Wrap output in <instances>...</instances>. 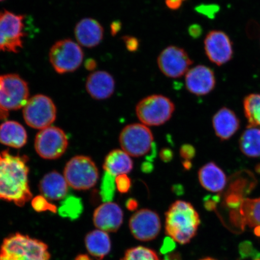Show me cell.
Instances as JSON below:
<instances>
[{
    "label": "cell",
    "instance_id": "obj_1",
    "mask_svg": "<svg viewBox=\"0 0 260 260\" xmlns=\"http://www.w3.org/2000/svg\"><path fill=\"white\" fill-rule=\"evenodd\" d=\"M28 160L26 155L0 152V200L22 207L31 199Z\"/></svg>",
    "mask_w": 260,
    "mask_h": 260
},
{
    "label": "cell",
    "instance_id": "obj_2",
    "mask_svg": "<svg viewBox=\"0 0 260 260\" xmlns=\"http://www.w3.org/2000/svg\"><path fill=\"white\" fill-rule=\"evenodd\" d=\"M200 223L198 211L187 201H175L165 214L166 233L181 245L189 243L196 236Z\"/></svg>",
    "mask_w": 260,
    "mask_h": 260
},
{
    "label": "cell",
    "instance_id": "obj_3",
    "mask_svg": "<svg viewBox=\"0 0 260 260\" xmlns=\"http://www.w3.org/2000/svg\"><path fill=\"white\" fill-rule=\"evenodd\" d=\"M48 246L30 236L15 233L4 240L0 260H50Z\"/></svg>",
    "mask_w": 260,
    "mask_h": 260
},
{
    "label": "cell",
    "instance_id": "obj_4",
    "mask_svg": "<svg viewBox=\"0 0 260 260\" xmlns=\"http://www.w3.org/2000/svg\"><path fill=\"white\" fill-rule=\"evenodd\" d=\"M175 110L174 103L171 99L155 94L140 101L136 107V114L143 124L156 126L170 121Z\"/></svg>",
    "mask_w": 260,
    "mask_h": 260
},
{
    "label": "cell",
    "instance_id": "obj_5",
    "mask_svg": "<svg viewBox=\"0 0 260 260\" xmlns=\"http://www.w3.org/2000/svg\"><path fill=\"white\" fill-rule=\"evenodd\" d=\"M63 176L69 186L76 190H89L95 186L99 171L95 162L85 155H77L68 161Z\"/></svg>",
    "mask_w": 260,
    "mask_h": 260
},
{
    "label": "cell",
    "instance_id": "obj_6",
    "mask_svg": "<svg viewBox=\"0 0 260 260\" xmlns=\"http://www.w3.org/2000/svg\"><path fill=\"white\" fill-rule=\"evenodd\" d=\"M82 49L76 42L67 39L58 41L50 49L49 59L54 70L58 74L72 73L83 62Z\"/></svg>",
    "mask_w": 260,
    "mask_h": 260
},
{
    "label": "cell",
    "instance_id": "obj_7",
    "mask_svg": "<svg viewBox=\"0 0 260 260\" xmlns=\"http://www.w3.org/2000/svg\"><path fill=\"white\" fill-rule=\"evenodd\" d=\"M27 82L17 74L0 76V109L9 112L24 107L28 101Z\"/></svg>",
    "mask_w": 260,
    "mask_h": 260
},
{
    "label": "cell",
    "instance_id": "obj_8",
    "mask_svg": "<svg viewBox=\"0 0 260 260\" xmlns=\"http://www.w3.org/2000/svg\"><path fill=\"white\" fill-rule=\"evenodd\" d=\"M119 141L123 151L131 157H139L151 150L154 136L148 126L142 123H132L122 129Z\"/></svg>",
    "mask_w": 260,
    "mask_h": 260
},
{
    "label": "cell",
    "instance_id": "obj_9",
    "mask_svg": "<svg viewBox=\"0 0 260 260\" xmlns=\"http://www.w3.org/2000/svg\"><path fill=\"white\" fill-rule=\"evenodd\" d=\"M24 16L4 10L0 12V51L18 53L23 45Z\"/></svg>",
    "mask_w": 260,
    "mask_h": 260
},
{
    "label": "cell",
    "instance_id": "obj_10",
    "mask_svg": "<svg viewBox=\"0 0 260 260\" xmlns=\"http://www.w3.org/2000/svg\"><path fill=\"white\" fill-rule=\"evenodd\" d=\"M56 116V107L53 100L46 95H35L28 100L24 107L25 121L35 129H42L51 126Z\"/></svg>",
    "mask_w": 260,
    "mask_h": 260
},
{
    "label": "cell",
    "instance_id": "obj_11",
    "mask_svg": "<svg viewBox=\"0 0 260 260\" xmlns=\"http://www.w3.org/2000/svg\"><path fill=\"white\" fill-rule=\"evenodd\" d=\"M68 139L63 130L54 126L41 129L36 136L35 148L41 157L47 160L60 158L67 151Z\"/></svg>",
    "mask_w": 260,
    "mask_h": 260
},
{
    "label": "cell",
    "instance_id": "obj_12",
    "mask_svg": "<svg viewBox=\"0 0 260 260\" xmlns=\"http://www.w3.org/2000/svg\"><path fill=\"white\" fill-rule=\"evenodd\" d=\"M227 203L232 209L230 214L232 222L237 226L251 228L255 235L260 237V197L237 201L230 198Z\"/></svg>",
    "mask_w": 260,
    "mask_h": 260
},
{
    "label": "cell",
    "instance_id": "obj_13",
    "mask_svg": "<svg viewBox=\"0 0 260 260\" xmlns=\"http://www.w3.org/2000/svg\"><path fill=\"white\" fill-rule=\"evenodd\" d=\"M193 63L184 49L174 45L166 48L157 58L158 66L161 72L172 79L183 76Z\"/></svg>",
    "mask_w": 260,
    "mask_h": 260
},
{
    "label": "cell",
    "instance_id": "obj_14",
    "mask_svg": "<svg viewBox=\"0 0 260 260\" xmlns=\"http://www.w3.org/2000/svg\"><path fill=\"white\" fill-rule=\"evenodd\" d=\"M161 226L158 214L148 209L136 211L129 221V230L132 235L142 242L155 239L160 232Z\"/></svg>",
    "mask_w": 260,
    "mask_h": 260
},
{
    "label": "cell",
    "instance_id": "obj_15",
    "mask_svg": "<svg viewBox=\"0 0 260 260\" xmlns=\"http://www.w3.org/2000/svg\"><path fill=\"white\" fill-rule=\"evenodd\" d=\"M206 54L211 62L222 65L232 60L234 54L232 41L225 32L211 30L204 40Z\"/></svg>",
    "mask_w": 260,
    "mask_h": 260
},
{
    "label": "cell",
    "instance_id": "obj_16",
    "mask_svg": "<svg viewBox=\"0 0 260 260\" xmlns=\"http://www.w3.org/2000/svg\"><path fill=\"white\" fill-rule=\"evenodd\" d=\"M216 83L213 71L204 65L191 68L185 77L186 89L197 96H204L210 93L215 87Z\"/></svg>",
    "mask_w": 260,
    "mask_h": 260
},
{
    "label": "cell",
    "instance_id": "obj_17",
    "mask_svg": "<svg viewBox=\"0 0 260 260\" xmlns=\"http://www.w3.org/2000/svg\"><path fill=\"white\" fill-rule=\"evenodd\" d=\"M123 211L119 205L113 202L105 203L94 211V225L105 232H116L123 223Z\"/></svg>",
    "mask_w": 260,
    "mask_h": 260
},
{
    "label": "cell",
    "instance_id": "obj_18",
    "mask_svg": "<svg viewBox=\"0 0 260 260\" xmlns=\"http://www.w3.org/2000/svg\"><path fill=\"white\" fill-rule=\"evenodd\" d=\"M87 92L97 100H103L111 96L115 90V81L111 74L99 71L90 74L86 84Z\"/></svg>",
    "mask_w": 260,
    "mask_h": 260
},
{
    "label": "cell",
    "instance_id": "obj_19",
    "mask_svg": "<svg viewBox=\"0 0 260 260\" xmlns=\"http://www.w3.org/2000/svg\"><path fill=\"white\" fill-rule=\"evenodd\" d=\"M74 32L77 42L84 47H95L103 40V26L92 18L81 19L75 27Z\"/></svg>",
    "mask_w": 260,
    "mask_h": 260
},
{
    "label": "cell",
    "instance_id": "obj_20",
    "mask_svg": "<svg viewBox=\"0 0 260 260\" xmlns=\"http://www.w3.org/2000/svg\"><path fill=\"white\" fill-rule=\"evenodd\" d=\"M198 180L201 186L213 193L222 191L227 183L225 172L214 162H207L200 168Z\"/></svg>",
    "mask_w": 260,
    "mask_h": 260
},
{
    "label": "cell",
    "instance_id": "obj_21",
    "mask_svg": "<svg viewBox=\"0 0 260 260\" xmlns=\"http://www.w3.org/2000/svg\"><path fill=\"white\" fill-rule=\"evenodd\" d=\"M213 127L216 135L222 141L230 139L238 131L239 119L233 110L222 107L214 115Z\"/></svg>",
    "mask_w": 260,
    "mask_h": 260
},
{
    "label": "cell",
    "instance_id": "obj_22",
    "mask_svg": "<svg viewBox=\"0 0 260 260\" xmlns=\"http://www.w3.org/2000/svg\"><path fill=\"white\" fill-rule=\"evenodd\" d=\"M68 186L63 175L56 171H52L42 179L39 188L42 196L47 200L57 201L67 197Z\"/></svg>",
    "mask_w": 260,
    "mask_h": 260
},
{
    "label": "cell",
    "instance_id": "obj_23",
    "mask_svg": "<svg viewBox=\"0 0 260 260\" xmlns=\"http://www.w3.org/2000/svg\"><path fill=\"white\" fill-rule=\"evenodd\" d=\"M27 141V134L24 126L18 122L5 121L0 125V143L15 148H20Z\"/></svg>",
    "mask_w": 260,
    "mask_h": 260
},
{
    "label": "cell",
    "instance_id": "obj_24",
    "mask_svg": "<svg viewBox=\"0 0 260 260\" xmlns=\"http://www.w3.org/2000/svg\"><path fill=\"white\" fill-rule=\"evenodd\" d=\"M103 168L106 172L115 177L127 175L133 170V161L131 156L122 149H114L106 155Z\"/></svg>",
    "mask_w": 260,
    "mask_h": 260
},
{
    "label": "cell",
    "instance_id": "obj_25",
    "mask_svg": "<svg viewBox=\"0 0 260 260\" xmlns=\"http://www.w3.org/2000/svg\"><path fill=\"white\" fill-rule=\"evenodd\" d=\"M85 244L90 254L98 260H102L111 250V240L108 234L100 230L87 234Z\"/></svg>",
    "mask_w": 260,
    "mask_h": 260
},
{
    "label": "cell",
    "instance_id": "obj_26",
    "mask_svg": "<svg viewBox=\"0 0 260 260\" xmlns=\"http://www.w3.org/2000/svg\"><path fill=\"white\" fill-rule=\"evenodd\" d=\"M239 146L242 153L248 157H260V128L247 126L240 137Z\"/></svg>",
    "mask_w": 260,
    "mask_h": 260
},
{
    "label": "cell",
    "instance_id": "obj_27",
    "mask_svg": "<svg viewBox=\"0 0 260 260\" xmlns=\"http://www.w3.org/2000/svg\"><path fill=\"white\" fill-rule=\"evenodd\" d=\"M244 112L249 127L260 128V93H251L243 101Z\"/></svg>",
    "mask_w": 260,
    "mask_h": 260
},
{
    "label": "cell",
    "instance_id": "obj_28",
    "mask_svg": "<svg viewBox=\"0 0 260 260\" xmlns=\"http://www.w3.org/2000/svg\"><path fill=\"white\" fill-rule=\"evenodd\" d=\"M83 210L82 201L74 195H68L63 199L58 208V213L64 218L76 220L80 216Z\"/></svg>",
    "mask_w": 260,
    "mask_h": 260
},
{
    "label": "cell",
    "instance_id": "obj_29",
    "mask_svg": "<svg viewBox=\"0 0 260 260\" xmlns=\"http://www.w3.org/2000/svg\"><path fill=\"white\" fill-rule=\"evenodd\" d=\"M121 260H164L157 252L144 246H137L126 250Z\"/></svg>",
    "mask_w": 260,
    "mask_h": 260
},
{
    "label": "cell",
    "instance_id": "obj_30",
    "mask_svg": "<svg viewBox=\"0 0 260 260\" xmlns=\"http://www.w3.org/2000/svg\"><path fill=\"white\" fill-rule=\"evenodd\" d=\"M116 177L105 172L100 187V196L104 203L112 202L116 190Z\"/></svg>",
    "mask_w": 260,
    "mask_h": 260
},
{
    "label": "cell",
    "instance_id": "obj_31",
    "mask_svg": "<svg viewBox=\"0 0 260 260\" xmlns=\"http://www.w3.org/2000/svg\"><path fill=\"white\" fill-rule=\"evenodd\" d=\"M48 200L42 195L37 196L34 198L31 201V206L37 212H44V211H51L56 213L57 207L54 204L48 202Z\"/></svg>",
    "mask_w": 260,
    "mask_h": 260
},
{
    "label": "cell",
    "instance_id": "obj_32",
    "mask_svg": "<svg viewBox=\"0 0 260 260\" xmlns=\"http://www.w3.org/2000/svg\"><path fill=\"white\" fill-rule=\"evenodd\" d=\"M116 189L119 193H128L132 187V181L126 174L120 175L115 178Z\"/></svg>",
    "mask_w": 260,
    "mask_h": 260
},
{
    "label": "cell",
    "instance_id": "obj_33",
    "mask_svg": "<svg viewBox=\"0 0 260 260\" xmlns=\"http://www.w3.org/2000/svg\"><path fill=\"white\" fill-rule=\"evenodd\" d=\"M219 10V6L215 5H201L195 8L198 13L209 18H213Z\"/></svg>",
    "mask_w": 260,
    "mask_h": 260
},
{
    "label": "cell",
    "instance_id": "obj_34",
    "mask_svg": "<svg viewBox=\"0 0 260 260\" xmlns=\"http://www.w3.org/2000/svg\"><path fill=\"white\" fill-rule=\"evenodd\" d=\"M180 154L184 160H190L194 157L196 151L193 146L189 144H185L181 146Z\"/></svg>",
    "mask_w": 260,
    "mask_h": 260
},
{
    "label": "cell",
    "instance_id": "obj_35",
    "mask_svg": "<svg viewBox=\"0 0 260 260\" xmlns=\"http://www.w3.org/2000/svg\"><path fill=\"white\" fill-rule=\"evenodd\" d=\"M125 45L126 48L129 52H135L139 47V41L137 38L130 36H125L122 38Z\"/></svg>",
    "mask_w": 260,
    "mask_h": 260
},
{
    "label": "cell",
    "instance_id": "obj_36",
    "mask_svg": "<svg viewBox=\"0 0 260 260\" xmlns=\"http://www.w3.org/2000/svg\"><path fill=\"white\" fill-rule=\"evenodd\" d=\"M188 34L193 39H198L203 35V29L200 24H193L189 26L188 28Z\"/></svg>",
    "mask_w": 260,
    "mask_h": 260
},
{
    "label": "cell",
    "instance_id": "obj_37",
    "mask_svg": "<svg viewBox=\"0 0 260 260\" xmlns=\"http://www.w3.org/2000/svg\"><path fill=\"white\" fill-rule=\"evenodd\" d=\"M182 3H183L182 0H165V3L167 7L171 10H173V11L180 9Z\"/></svg>",
    "mask_w": 260,
    "mask_h": 260
},
{
    "label": "cell",
    "instance_id": "obj_38",
    "mask_svg": "<svg viewBox=\"0 0 260 260\" xmlns=\"http://www.w3.org/2000/svg\"><path fill=\"white\" fill-rule=\"evenodd\" d=\"M160 158L165 162H168L173 158V152L170 149H164L160 152Z\"/></svg>",
    "mask_w": 260,
    "mask_h": 260
},
{
    "label": "cell",
    "instance_id": "obj_39",
    "mask_svg": "<svg viewBox=\"0 0 260 260\" xmlns=\"http://www.w3.org/2000/svg\"><path fill=\"white\" fill-rule=\"evenodd\" d=\"M122 23L120 21H113L110 25L111 28V34L112 36H115L118 34V32L121 30Z\"/></svg>",
    "mask_w": 260,
    "mask_h": 260
},
{
    "label": "cell",
    "instance_id": "obj_40",
    "mask_svg": "<svg viewBox=\"0 0 260 260\" xmlns=\"http://www.w3.org/2000/svg\"><path fill=\"white\" fill-rule=\"evenodd\" d=\"M126 208L129 210L134 211L138 207V203L135 199H129L126 203Z\"/></svg>",
    "mask_w": 260,
    "mask_h": 260
},
{
    "label": "cell",
    "instance_id": "obj_41",
    "mask_svg": "<svg viewBox=\"0 0 260 260\" xmlns=\"http://www.w3.org/2000/svg\"><path fill=\"white\" fill-rule=\"evenodd\" d=\"M96 67V62L93 59L87 60L86 63V69L93 70Z\"/></svg>",
    "mask_w": 260,
    "mask_h": 260
},
{
    "label": "cell",
    "instance_id": "obj_42",
    "mask_svg": "<svg viewBox=\"0 0 260 260\" xmlns=\"http://www.w3.org/2000/svg\"><path fill=\"white\" fill-rule=\"evenodd\" d=\"M75 260H92L90 256L86 254H80L76 256Z\"/></svg>",
    "mask_w": 260,
    "mask_h": 260
},
{
    "label": "cell",
    "instance_id": "obj_43",
    "mask_svg": "<svg viewBox=\"0 0 260 260\" xmlns=\"http://www.w3.org/2000/svg\"><path fill=\"white\" fill-rule=\"evenodd\" d=\"M8 115V112H6L5 110L0 109V120L7 118Z\"/></svg>",
    "mask_w": 260,
    "mask_h": 260
},
{
    "label": "cell",
    "instance_id": "obj_44",
    "mask_svg": "<svg viewBox=\"0 0 260 260\" xmlns=\"http://www.w3.org/2000/svg\"><path fill=\"white\" fill-rule=\"evenodd\" d=\"M183 167L186 170H189L191 167V162L189 160H184L183 162Z\"/></svg>",
    "mask_w": 260,
    "mask_h": 260
},
{
    "label": "cell",
    "instance_id": "obj_45",
    "mask_svg": "<svg viewBox=\"0 0 260 260\" xmlns=\"http://www.w3.org/2000/svg\"><path fill=\"white\" fill-rule=\"evenodd\" d=\"M200 260H216V259H214L213 258L207 257V258H203V259H200Z\"/></svg>",
    "mask_w": 260,
    "mask_h": 260
},
{
    "label": "cell",
    "instance_id": "obj_46",
    "mask_svg": "<svg viewBox=\"0 0 260 260\" xmlns=\"http://www.w3.org/2000/svg\"><path fill=\"white\" fill-rule=\"evenodd\" d=\"M3 1H5V0H0V2H3Z\"/></svg>",
    "mask_w": 260,
    "mask_h": 260
},
{
    "label": "cell",
    "instance_id": "obj_47",
    "mask_svg": "<svg viewBox=\"0 0 260 260\" xmlns=\"http://www.w3.org/2000/svg\"><path fill=\"white\" fill-rule=\"evenodd\" d=\"M182 1H185V0H182Z\"/></svg>",
    "mask_w": 260,
    "mask_h": 260
}]
</instances>
